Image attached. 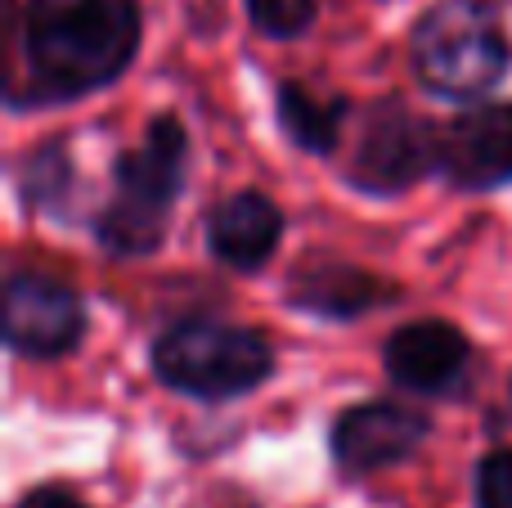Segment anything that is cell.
Listing matches in <instances>:
<instances>
[{"mask_svg":"<svg viewBox=\"0 0 512 508\" xmlns=\"http://www.w3.org/2000/svg\"><path fill=\"white\" fill-rule=\"evenodd\" d=\"M140 50V0H9V108L113 86Z\"/></svg>","mask_w":512,"mask_h":508,"instance_id":"obj_1","label":"cell"},{"mask_svg":"<svg viewBox=\"0 0 512 508\" xmlns=\"http://www.w3.org/2000/svg\"><path fill=\"white\" fill-rule=\"evenodd\" d=\"M477 508H512V446L477 464Z\"/></svg>","mask_w":512,"mask_h":508,"instance_id":"obj_14","label":"cell"},{"mask_svg":"<svg viewBox=\"0 0 512 508\" xmlns=\"http://www.w3.org/2000/svg\"><path fill=\"white\" fill-rule=\"evenodd\" d=\"M248 18L270 41H292L315 23V0H248Z\"/></svg>","mask_w":512,"mask_h":508,"instance_id":"obj_13","label":"cell"},{"mask_svg":"<svg viewBox=\"0 0 512 508\" xmlns=\"http://www.w3.org/2000/svg\"><path fill=\"white\" fill-rule=\"evenodd\" d=\"M86 338V306L77 288L41 270H14L5 279V342L27 360H59Z\"/></svg>","mask_w":512,"mask_h":508,"instance_id":"obj_6","label":"cell"},{"mask_svg":"<svg viewBox=\"0 0 512 508\" xmlns=\"http://www.w3.org/2000/svg\"><path fill=\"white\" fill-rule=\"evenodd\" d=\"M189 508H261V504L248 500V495H243V491H225V486H221V491L203 495V500H194Z\"/></svg>","mask_w":512,"mask_h":508,"instance_id":"obj_16","label":"cell"},{"mask_svg":"<svg viewBox=\"0 0 512 508\" xmlns=\"http://www.w3.org/2000/svg\"><path fill=\"white\" fill-rule=\"evenodd\" d=\"M18 508H86L72 491H63V486H36V491L23 495V504Z\"/></svg>","mask_w":512,"mask_h":508,"instance_id":"obj_15","label":"cell"},{"mask_svg":"<svg viewBox=\"0 0 512 508\" xmlns=\"http://www.w3.org/2000/svg\"><path fill=\"white\" fill-rule=\"evenodd\" d=\"M189 135L171 113L153 117L135 149L117 153L113 198L95 212V239L113 257H149L167 234V216L185 189Z\"/></svg>","mask_w":512,"mask_h":508,"instance_id":"obj_2","label":"cell"},{"mask_svg":"<svg viewBox=\"0 0 512 508\" xmlns=\"http://www.w3.org/2000/svg\"><path fill=\"white\" fill-rule=\"evenodd\" d=\"M292 306L310 315H324V320H355L364 311H378L391 297H400L391 284L373 279L369 270L346 266V261H310L297 270L288 288Z\"/></svg>","mask_w":512,"mask_h":508,"instance_id":"obj_11","label":"cell"},{"mask_svg":"<svg viewBox=\"0 0 512 508\" xmlns=\"http://www.w3.org/2000/svg\"><path fill=\"white\" fill-rule=\"evenodd\" d=\"M409 54L418 81L441 99H472L499 86L512 63L504 23L486 0H445L427 9L414 27Z\"/></svg>","mask_w":512,"mask_h":508,"instance_id":"obj_3","label":"cell"},{"mask_svg":"<svg viewBox=\"0 0 512 508\" xmlns=\"http://www.w3.org/2000/svg\"><path fill=\"white\" fill-rule=\"evenodd\" d=\"M387 378L414 396L459 401L472 387V342L445 320H414L382 347Z\"/></svg>","mask_w":512,"mask_h":508,"instance_id":"obj_7","label":"cell"},{"mask_svg":"<svg viewBox=\"0 0 512 508\" xmlns=\"http://www.w3.org/2000/svg\"><path fill=\"white\" fill-rule=\"evenodd\" d=\"M346 113H351V104L342 95H324V90H310L301 81L279 86V126L301 153H333L342 140Z\"/></svg>","mask_w":512,"mask_h":508,"instance_id":"obj_12","label":"cell"},{"mask_svg":"<svg viewBox=\"0 0 512 508\" xmlns=\"http://www.w3.org/2000/svg\"><path fill=\"white\" fill-rule=\"evenodd\" d=\"M436 144H441V126L423 122L400 99H378L360 117L346 180L364 194H400L436 167Z\"/></svg>","mask_w":512,"mask_h":508,"instance_id":"obj_5","label":"cell"},{"mask_svg":"<svg viewBox=\"0 0 512 508\" xmlns=\"http://www.w3.org/2000/svg\"><path fill=\"white\" fill-rule=\"evenodd\" d=\"M432 437V419L423 410H409L396 401H373L355 405L333 423V464L346 477H369L382 473L391 464H405L409 455L423 450V441Z\"/></svg>","mask_w":512,"mask_h":508,"instance_id":"obj_8","label":"cell"},{"mask_svg":"<svg viewBox=\"0 0 512 508\" xmlns=\"http://www.w3.org/2000/svg\"><path fill=\"white\" fill-rule=\"evenodd\" d=\"M436 171L454 189L512 185V104H477L441 126Z\"/></svg>","mask_w":512,"mask_h":508,"instance_id":"obj_9","label":"cell"},{"mask_svg":"<svg viewBox=\"0 0 512 508\" xmlns=\"http://www.w3.org/2000/svg\"><path fill=\"white\" fill-rule=\"evenodd\" d=\"M283 239V216L256 189L230 194L207 216V252L230 270H261Z\"/></svg>","mask_w":512,"mask_h":508,"instance_id":"obj_10","label":"cell"},{"mask_svg":"<svg viewBox=\"0 0 512 508\" xmlns=\"http://www.w3.org/2000/svg\"><path fill=\"white\" fill-rule=\"evenodd\" d=\"M153 374L194 401H234L274 374V351L243 324L180 320L153 342Z\"/></svg>","mask_w":512,"mask_h":508,"instance_id":"obj_4","label":"cell"}]
</instances>
